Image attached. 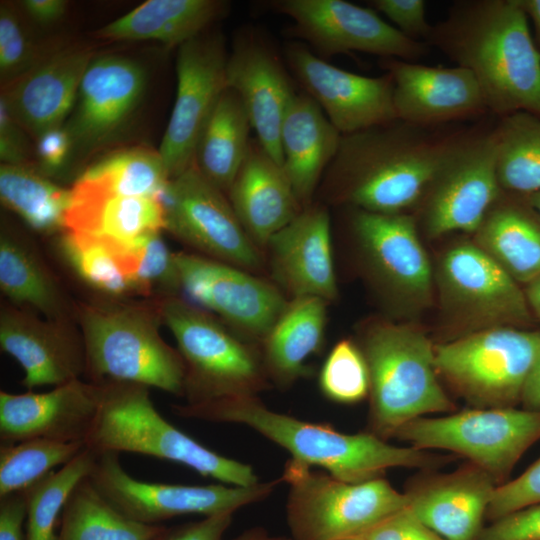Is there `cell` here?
Listing matches in <instances>:
<instances>
[{"label": "cell", "instance_id": "74e56055", "mask_svg": "<svg viewBox=\"0 0 540 540\" xmlns=\"http://www.w3.org/2000/svg\"><path fill=\"white\" fill-rule=\"evenodd\" d=\"M0 199L36 232L51 235L66 230L70 189L58 186L27 164L0 165Z\"/></svg>", "mask_w": 540, "mask_h": 540}, {"label": "cell", "instance_id": "484cf974", "mask_svg": "<svg viewBox=\"0 0 540 540\" xmlns=\"http://www.w3.org/2000/svg\"><path fill=\"white\" fill-rule=\"evenodd\" d=\"M275 279L294 298L337 295L330 216L324 206L309 205L275 233L268 244Z\"/></svg>", "mask_w": 540, "mask_h": 540}, {"label": "cell", "instance_id": "83f0119b", "mask_svg": "<svg viewBox=\"0 0 540 540\" xmlns=\"http://www.w3.org/2000/svg\"><path fill=\"white\" fill-rule=\"evenodd\" d=\"M495 483L472 464L406 492L408 507L445 540H477Z\"/></svg>", "mask_w": 540, "mask_h": 540}, {"label": "cell", "instance_id": "680465c9", "mask_svg": "<svg viewBox=\"0 0 540 540\" xmlns=\"http://www.w3.org/2000/svg\"><path fill=\"white\" fill-rule=\"evenodd\" d=\"M529 308L537 321H540V275L523 287Z\"/></svg>", "mask_w": 540, "mask_h": 540}, {"label": "cell", "instance_id": "7c38bea8", "mask_svg": "<svg viewBox=\"0 0 540 540\" xmlns=\"http://www.w3.org/2000/svg\"><path fill=\"white\" fill-rule=\"evenodd\" d=\"M95 489L128 518L156 525L183 515L204 517L234 513L238 509L269 497L281 478L252 486L224 483L182 485L155 483L130 476L121 466L119 454L96 453L88 475Z\"/></svg>", "mask_w": 540, "mask_h": 540}, {"label": "cell", "instance_id": "c3c4849f", "mask_svg": "<svg viewBox=\"0 0 540 540\" xmlns=\"http://www.w3.org/2000/svg\"><path fill=\"white\" fill-rule=\"evenodd\" d=\"M477 540H540V504L495 520L482 529Z\"/></svg>", "mask_w": 540, "mask_h": 540}, {"label": "cell", "instance_id": "9f6ffc18", "mask_svg": "<svg viewBox=\"0 0 540 540\" xmlns=\"http://www.w3.org/2000/svg\"><path fill=\"white\" fill-rule=\"evenodd\" d=\"M521 406L527 410L540 411V351L525 385Z\"/></svg>", "mask_w": 540, "mask_h": 540}, {"label": "cell", "instance_id": "30bf717a", "mask_svg": "<svg viewBox=\"0 0 540 540\" xmlns=\"http://www.w3.org/2000/svg\"><path fill=\"white\" fill-rule=\"evenodd\" d=\"M434 278L442 311L458 337L494 327L532 329L537 321L521 285L473 240L452 243Z\"/></svg>", "mask_w": 540, "mask_h": 540}, {"label": "cell", "instance_id": "d6986e66", "mask_svg": "<svg viewBox=\"0 0 540 540\" xmlns=\"http://www.w3.org/2000/svg\"><path fill=\"white\" fill-rule=\"evenodd\" d=\"M284 56L305 93L342 135L398 120L393 103L394 83L388 72L378 77L352 73L296 42L286 45Z\"/></svg>", "mask_w": 540, "mask_h": 540}, {"label": "cell", "instance_id": "d6a6232c", "mask_svg": "<svg viewBox=\"0 0 540 540\" xmlns=\"http://www.w3.org/2000/svg\"><path fill=\"white\" fill-rule=\"evenodd\" d=\"M66 216V230L130 243L148 233L166 230L159 196H95L75 193Z\"/></svg>", "mask_w": 540, "mask_h": 540}, {"label": "cell", "instance_id": "8992f818", "mask_svg": "<svg viewBox=\"0 0 540 540\" xmlns=\"http://www.w3.org/2000/svg\"><path fill=\"white\" fill-rule=\"evenodd\" d=\"M361 349L370 374L369 432L386 440L414 419L454 410L437 377L435 345L422 330L377 323Z\"/></svg>", "mask_w": 540, "mask_h": 540}, {"label": "cell", "instance_id": "91938a15", "mask_svg": "<svg viewBox=\"0 0 540 540\" xmlns=\"http://www.w3.org/2000/svg\"><path fill=\"white\" fill-rule=\"evenodd\" d=\"M232 540H292L291 538L284 536H275L269 534L262 527L250 528Z\"/></svg>", "mask_w": 540, "mask_h": 540}, {"label": "cell", "instance_id": "bcb514c9", "mask_svg": "<svg viewBox=\"0 0 540 540\" xmlns=\"http://www.w3.org/2000/svg\"><path fill=\"white\" fill-rule=\"evenodd\" d=\"M535 504H540V458L517 478L496 486L486 516L495 521Z\"/></svg>", "mask_w": 540, "mask_h": 540}, {"label": "cell", "instance_id": "52a82bcc", "mask_svg": "<svg viewBox=\"0 0 540 540\" xmlns=\"http://www.w3.org/2000/svg\"><path fill=\"white\" fill-rule=\"evenodd\" d=\"M185 364L186 404L257 396L269 387L262 354L178 296L156 299Z\"/></svg>", "mask_w": 540, "mask_h": 540}, {"label": "cell", "instance_id": "7402d4cb", "mask_svg": "<svg viewBox=\"0 0 540 540\" xmlns=\"http://www.w3.org/2000/svg\"><path fill=\"white\" fill-rule=\"evenodd\" d=\"M381 66L393 79L398 120L422 127L445 126L489 113L473 74L459 66H428L395 58Z\"/></svg>", "mask_w": 540, "mask_h": 540}, {"label": "cell", "instance_id": "8d00e7d4", "mask_svg": "<svg viewBox=\"0 0 540 540\" xmlns=\"http://www.w3.org/2000/svg\"><path fill=\"white\" fill-rule=\"evenodd\" d=\"M56 540H157L167 529L132 520L111 505L84 478L71 492Z\"/></svg>", "mask_w": 540, "mask_h": 540}, {"label": "cell", "instance_id": "5b68a950", "mask_svg": "<svg viewBox=\"0 0 540 540\" xmlns=\"http://www.w3.org/2000/svg\"><path fill=\"white\" fill-rule=\"evenodd\" d=\"M99 385L98 412L85 441L95 453L152 456L228 485L260 482L251 465L209 449L167 421L155 408L149 387L128 382Z\"/></svg>", "mask_w": 540, "mask_h": 540}, {"label": "cell", "instance_id": "60d3db41", "mask_svg": "<svg viewBox=\"0 0 540 540\" xmlns=\"http://www.w3.org/2000/svg\"><path fill=\"white\" fill-rule=\"evenodd\" d=\"M96 453L86 446L60 470L52 471L25 491V540H56L58 519L71 492L88 477Z\"/></svg>", "mask_w": 540, "mask_h": 540}, {"label": "cell", "instance_id": "f6af8a7d", "mask_svg": "<svg viewBox=\"0 0 540 540\" xmlns=\"http://www.w3.org/2000/svg\"><path fill=\"white\" fill-rule=\"evenodd\" d=\"M43 57L37 52L18 15L6 4L0 5V77L11 83Z\"/></svg>", "mask_w": 540, "mask_h": 540}, {"label": "cell", "instance_id": "f546056e", "mask_svg": "<svg viewBox=\"0 0 540 540\" xmlns=\"http://www.w3.org/2000/svg\"><path fill=\"white\" fill-rule=\"evenodd\" d=\"M472 240L520 285L540 275V214L526 196L503 192Z\"/></svg>", "mask_w": 540, "mask_h": 540}, {"label": "cell", "instance_id": "4fadbf2b", "mask_svg": "<svg viewBox=\"0 0 540 540\" xmlns=\"http://www.w3.org/2000/svg\"><path fill=\"white\" fill-rule=\"evenodd\" d=\"M502 194L494 127L479 128L438 171L414 217L429 238L474 234Z\"/></svg>", "mask_w": 540, "mask_h": 540}, {"label": "cell", "instance_id": "cb8c5ba5", "mask_svg": "<svg viewBox=\"0 0 540 540\" xmlns=\"http://www.w3.org/2000/svg\"><path fill=\"white\" fill-rule=\"evenodd\" d=\"M100 401V385L77 379L42 393L0 392V442L14 444L44 438L83 442Z\"/></svg>", "mask_w": 540, "mask_h": 540}, {"label": "cell", "instance_id": "6f0895ef", "mask_svg": "<svg viewBox=\"0 0 540 540\" xmlns=\"http://www.w3.org/2000/svg\"><path fill=\"white\" fill-rule=\"evenodd\" d=\"M534 29V42L540 51V0H518Z\"/></svg>", "mask_w": 540, "mask_h": 540}, {"label": "cell", "instance_id": "ac0fdd59", "mask_svg": "<svg viewBox=\"0 0 540 540\" xmlns=\"http://www.w3.org/2000/svg\"><path fill=\"white\" fill-rule=\"evenodd\" d=\"M276 11L294 21V33L321 56L358 51L405 61L418 60L430 47L384 21L372 8L344 0H278Z\"/></svg>", "mask_w": 540, "mask_h": 540}, {"label": "cell", "instance_id": "ba28073f", "mask_svg": "<svg viewBox=\"0 0 540 540\" xmlns=\"http://www.w3.org/2000/svg\"><path fill=\"white\" fill-rule=\"evenodd\" d=\"M287 460L281 480L288 484L286 522L292 540H340L361 536L409 504L383 477L350 483L327 472Z\"/></svg>", "mask_w": 540, "mask_h": 540}, {"label": "cell", "instance_id": "4dcf8cb0", "mask_svg": "<svg viewBox=\"0 0 540 540\" xmlns=\"http://www.w3.org/2000/svg\"><path fill=\"white\" fill-rule=\"evenodd\" d=\"M228 3L219 0H148L98 29V38L112 41H158L181 46L205 32Z\"/></svg>", "mask_w": 540, "mask_h": 540}, {"label": "cell", "instance_id": "3957f363", "mask_svg": "<svg viewBox=\"0 0 540 540\" xmlns=\"http://www.w3.org/2000/svg\"><path fill=\"white\" fill-rule=\"evenodd\" d=\"M171 407L182 418L247 426L288 451L291 459L345 482L381 478L390 468L434 464L421 449L391 445L371 432L346 434L328 424L300 420L269 409L257 396Z\"/></svg>", "mask_w": 540, "mask_h": 540}, {"label": "cell", "instance_id": "d4e9b609", "mask_svg": "<svg viewBox=\"0 0 540 540\" xmlns=\"http://www.w3.org/2000/svg\"><path fill=\"white\" fill-rule=\"evenodd\" d=\"M93 57L87 48L61 49L7 85L1 96L25 131L37 139L65 124Z\"/></svg>", "mask_w": 540, "mask_h": 540}, {"label": "cell", "instance_id": "681fc988", "mask_svg": "<svg viewBox=\"0 0 540 540\" xmlns=\"http://www.w3.org/2000/svg\"><path fill=\"white\" fill-rule=\"evenodd\" d=\"M364 540H445L407 506L361 535Z\"/></svg>", "mask_w": 540, "mask_h": 540}, {"label": "cell", "instance_id": "e575fe53", "mask_svg": "<svg viewBox=\"0 0 540 540\" xmlns=\"http://www.w3.org/2000/svg\"><path fill=\"white\" fill-rule=\"evenodd\" d=\"M169 180L159 151L138 146L94 161L70 189L95 196H159Z\"/></svg>", "mask_w": 540, "mask_h": 540}, {"label": "cell", "instance_id": "6125c7cd", "mask_svg": "<svg viewBox=\"0 0 540 540\" xmlns=\"http://www.w3.org/2000/svg\"><path fill=\"white\" fill-rule=\"evenodd\" d=\"M340 540H364L361 536L349 537Z\"/></svg>", "mask_w": 540, "mask_h": 540}, {"label": "cell", "instance_id": "6da1fadb", "mask_svg": "<svg viewBox=\"0 0 540 540\" xmlns=\"http://www.w3.org/2000/svg\"><path fill=\"white\" fill-rule=\"evenodd\" d=\"M478 129L395 120L342 135L322 177L324 198L369 212L410 213L449 157Z\"/></svg>", "mask_w": 540, "mask_h": 540}, {"label": "cell", "instance_id": "11a10c76", "mask_svg": "<svg viewBox=\"0 0 540 540\" xmlns=\"http://www.w3.org/2000/svg\"><path fill=\"white\" fill-rule=\"evenodd\" d=\"M21 6L36 23L51 25L62 19L68 4L64 0H24Z\"/></svg>", "mask_w": 540, "mask_h": 540}, {"label": "cell", "instance_id": "816d5d0a", "mask_svg": "<svg viewBox=\"0 0 540 540\" xmlns=\"http://www.w3.org/2000/svg\"><path fill=\"white\" fill-rule=\"evenodd\" d=\"M233 514L221 513L204 519L167 528L157 540H223Z\"/></svg>", "mask_w": 540, "mask_h": 540}, {"label": "cell", "instance_id": "e0dca14e", "mask_svg": "<svg viewBox=\"0 0 540 540\" xmlns=\"http://www.w3.org/2000/svg\"><path fill=\"white\" fill-rule=\"evenodd\" d=\"M146 88L147 73L138 61L115 54L94 56L63 125L71 142L70 161L114 141L137 112Z\"/></svg>", "mask_w": 540, "mask_h": 540}, {"label": "cell", "instance_id": "8fae6325", "mask_svg": "<svg viewBox=\"0 0 540 540\" xmlns=\"http://www.w3.org/2000/svg\"><path fill=\"white\" fill-rule=\"evenodd\" d=\"M394 437L417 449H441L462 455L500 483L540 440V411L473 408L447 416H425L402 426Z\"/></svg>", "mask_w": 540, "mask_h": 540}, {"label": "cell", "instance_id": "7bdbcfd3", "mask_svg": "<svg viewBox=\"0 0 540 540\" xmlns=\"http://www.w3.org/2000/svg\"><path fill=\"white\" fill-rule=\"evenodd\" d=\"M123 258L138 296L159 299L182 291L176 253L170 251L161 232L124 243Z\"/></svg>", "mask_w": 540, "mask_h": 540}, {"label": "cell", "instance_id": "f907efd6", "mask_svg": "<svg viewBox=\"0 0 540 540\" xmlns=\"http://www.w3.org/2000/svg\"><path fill=\"white\" fill-rule=\"evenodd\" d=\"M23 128L11 114L4 98L0 96V159L1 164L24 165L28 144Z\"/></svg>", "mask_w": 540, "mask_h": 540}, {"label": "cell", "instance_id": "d590c367", "mask_svg": "<svg viewBox=\"0 0 540 540\" xmlns=\"http://www.w3.org/2000/svg\"><path fill=\"white\" fill-rule=\"evenodd\" d=\"M0 288L15 306L26 305L47 319L69 320V309L59 285L37 255L19 238L2 229Z\"/></svg>", "mask_w": 540, "mask_h": 540}, {"label": "cell", "instance_id": "1f68e13d", "mask_svg": "<svg viewBox=\"0 0 540 540\" xmlns=\"http://www.w3.org/2000/svg\"><path fill=\"white\" fill-rule=\"evenodd\" d=\"M325 324L326 300L303 296L289 302L263 341L268 378L287 387L305 376L307 360L322 347Z\"/></svg>", "mask_w": 540, "mask_h": 540}, {"label": "cell", "instance_id": "7dc6e473", "mask_svg": "<svg viewBox=\"0 0 540 540\" xmlns=\"http://www.w3.org/2000/svg\"><path fill=\"white\" fill-rule=\"evenodd\" d=\"M374 11L381 12L405 36L425 42L432 25L426 18L424 0H372L369 2Z\"/></svg>", "mask_w": 540, "mask_h": 540}, {"label": "cell", "instance_id": "ab89813d", "mask_svg": "<svg viewBox=\"0 0 540 540\" xmlns=\"http://www.w3.org/2000/svg\"><path fill=\"white\" fill-rule=\"evenodd\" d=\"M494 126L497 176L503 192L527 196L540 191V117L515 112Z\"/></svg>", "mask_w": 540, "mask_h": 540}, {"label": "cell", "instance_id": "ffe728a7", "mask_svg": "<svg viewBox=\"0 0 540 540\" xmlns=\"http://www.w3.org/2000/svg\"><path fill=\"white\" fill-rule=\"evenodd\" d=\"M182 291L246 335L266 338L289 302L279 290L242 268L189 253H176Z\"/></svg>", "mask_w": 540, "mask_h": 540}, {"label": "cell", "instance_id": "f5cc1de1", "mask_svg": "<svg viewBox=\"0 0 540 540\" xmlns=\"http://www.w3.org/2000/svg\"><path fill=\"white\" fill-rule=\"evenodd\" d=\"M36 156L43 173L56 172L70 162L71 142L63 126L36 139Z\"/></svg>", "mask_w": 540, "mask_h": 540}, {"label": "cell", "instance_id": "5bb4252c", "mask_svg": "<svg viewBox=\"0 0 540 540\" xmlns=\"http://www.w3.org/2000/svg\"><path fill=\"white\" fill-rule=\"evenodd\" d=\"M351 226L365 267L381 293L404 313L416 314L428 307L434 269L414 215L354 208Z\"/></svg>", "mask_w": 540, "mask_h": 540}, {"label": "cell", "instance_id": "4316f807", "mask_svg": "<svg viewBox=\"0 0 540 540\" xmlns=\"http://www.w3.org/2000/svg\"><path fill=\"white\" fill-rule=\"evenodd\" d=\"M227 195L255 245H267L302 210L282 166L257 138L250 140Z\"/></svg>", "mask_w": 540, "mask_h": 540}, {"label": "cell", "instance_id": "603a6c76", "mask_svg": "<svg viewBox=\"0 0 540 540\" xmlns=\"http://www.w3.org/2000/svg\"><path fill=\"white\" fill-rule=\"evenodd\" d=\"M0 346L24 370L21 385L32 391L82 379L86 354L80 331L69 320H42L4 304L0 310Z\"/></svg>", "mask_w": 540, "mask_h": 540}, {"label": "cell", "instance_id": "9a60e30c", "mask_svg": "<svg viewBox=\"0 0 540 540\" xmlns=\"http://www.w3.org/2000/svg\"><path fill=\"white\" fill-rule=\"evenodd\" d=\"M166 230L206 257L239 267L256 268L260 256L225 193L193 165L170 179L159 195Z\"/></svg>", "mask_w": 540, "mask_h": 540}, {"label": "cell", "instance_id": "94428289", "mask_svg": "<svg viewBox=\"0 0 540 540\" xmlns=\"http://www.w3.org/2000/svg\"><path fill=\"white\" fill-rule=\"evenodd\" d=\"M530 205L540 214V191L526 196Z\"/></svg>", "mask_w": 540, "mask_h": 540}, {"label": "cell", "instance_id": "ee69618b", "mask_svg": "<svg viewBox=\"0 0 540 540\" xmlns=\"http://www.w3.org/2000/svg\"><path fill=\"white\" fill-rule=\"evenodd\" d=\"M318 384L325 398L339 404L368 397L370 374L362 349L350 339L337 342L321 367Z\"/></svg>", "mask_w": 540, "mask_h": 540}, {"label": "cell", "instance_id": "9c48e42d", "mask_svg": "<svg viewBox=\"0 0 540 540\" xmlns=\"http://www.w3.org/2000/svg\"><path fill=\"white\" fill-rule=\"evenodd\" d=\"M540 351V330L494 327L435 345V365L477 408L521 404Z\"/></svg>", "mask_w": 540, "mask_h": 540}, {"label": "cell", "instance_id": "277c9868", "mask_svg": "<svg viewBox=\"0 0 540 540\" xmlns=\"http://www.w3.org/2000/svg\"><path fill=\"white\" fill-rule=\"evenodd\" d=\"M74 313L89 382L136 383L184 396L185 364L160 335L156 299L79 303Z\"/></svg>", "mask_w": 540, "mask_h": 540}, {"label": "cell", "instance_id": "f1b7e54d", "mask_svg": "<svg viewBox=\"0 0 540 540\" xmlns=\"http://www.w3.org/2000/svg\"><path fill=\"white\" fill-rule=\"evenodd\" d=\"M341 136L311 96L295 95L282 123L280 142L282 168L302 209L310 205Z\"/></svg>", "mask_w": 540, "mask_h": 540}, {"label": "cell", "instance_id": "b9f144b4", "mask_svg": "<svg viewBox=\"0 0 540 540\" xmlns=\"http://www.w3.org/2000/svg\"><path fill=\"white\" fill-rule=\"evenodd\" d=\"M85 447L83 442L35 438L0 446V498L26 491Z\"/></svg>", "mask_w": 540, "mask_h": 540}, {"label": "cell", "instance_id": "44dd1931", "mask_svg": "<svg viewBox=\"0 0 540 540\" xmlns=\"http://www.w3.org/2000/svg\"><path fill=\"white\" fill-rule=\"evenodd\" d=\"M226 85L239 95L260 144L282 166L281 127L297 92L280 57L262 36L244 31L235 38L227 58Z\"/></svg>", "mask_w": 540, "mask_h": 540}, {"label": "cell", "instance_id": "f35d334b", "mask_svg": "<svg viewBox=\"0 0 540 540\" xmlns=\"http://www.w3.org/2000/svg\"><path fill=\"white\" fill-rule=\"evenodd\" d=\"M58 247L77 277L96 292L112 300L138 296L123 259V243L65 230L59 236Z\"/></svg>", "mask_w": 540, "mask_h": 540}, {"label": "cell", "instance_id": "2e32d148", "mask_svg": "<svg viewBox=\"0 0 540 540\" xmlns=\"http://www.w3.org/2000/svg\"><path fill=\"white\" fill-rule=\"evenodd\" d=\"M227 58L219 33L203 32L178 47L176 97L158 149L170 179L193 166L199 137L227 88Z\"/></svg>", "mask_w": 540, "mask_h": 540}, {"label": "cell", "instance_id": "836d02e7", "mask_svg": "<svg viewBox=\"0 0 540 540\" xmlns=\"http://www.w3.org/2000/svg\"><path fill=\"white\" fill-rule=\"evenodd\" d=\"M252 129L239 95L226 88L199 137L193 165L225 194L241 167Z\"/></svg>", "mask_w": 540, "mask_h": 540}, {"label": "cell", "instance_id": "7a4b0ae2", "mask_svg": "<svg viewBox=\"0 0 540 540\" xmlns=\"http://www.w3.org/2000/svg\"><path fill=\"white\" fill-rule=\"evenodd\" d=\"M425 43L476 79L487 109L540 117V51L518 0H460Z\"/></svg>", "mask_w": 540, "mask_h": 540}, {"label": "cell", "instance_id": "db71d44e", "mask_svg": "<svg viewBox=\"0 0 540 540\" xmlns=\"http://www.w3.org/2000/svg\"><path fill=\"white\" fill-rule=\"evenodd\" d=\"M25 491L0 498V540H25L23 523L26 519Z\"/></svg>", "mask_w": 540, "mask_h": 540}]
</instances>
